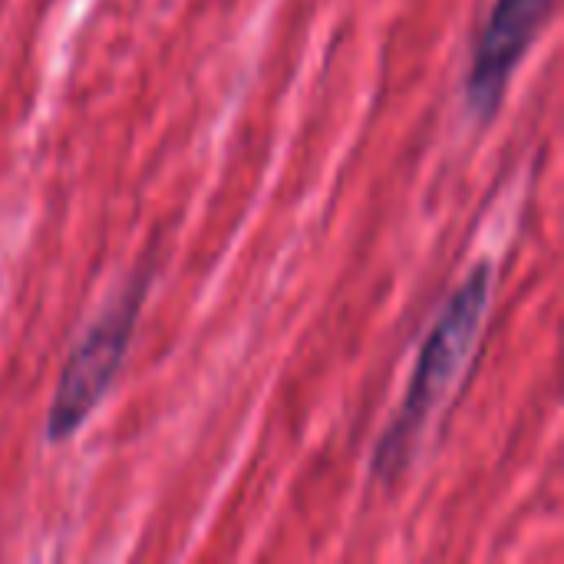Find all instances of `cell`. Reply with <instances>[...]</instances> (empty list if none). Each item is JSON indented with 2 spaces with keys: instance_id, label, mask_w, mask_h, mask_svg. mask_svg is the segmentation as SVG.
<instances>
[{
  "instance_id": "7a4b0ae2",
  "label": "cell",
  "mask_w": 564,
  "mask_h": 564,
  "mask_svg": "<svg viewBox=\"0 0 564 564\" xmlns=\"http://www.w3.org/2000/svg\"><path fill=\"white\" fill-rule=\"evenodd\" d=\"M149 288V271H132L119 291L109 297V304L96 314V321L83 330L76 347L69 350L50 410H46V440L50 443H66L76 436V430L89 420V413L102 403V397L112 390L132 334L135 321L145 301Z\"/></svg>"
},
{
  "instance_id": "3957f363",
  "label": "cell",
  "mask_w": 564,
  "mask_h": 564,
  "mask_svg": "<svg viewBox=\"0 0 564 564\" xmlns=\"http://www.w3.org/2000/svg\"><path fill=\"white\" fill-rule=\"evenodd\" d=\"M555 0H496L489 20L473 46L466 73V109L473 119L489 122L506 99L509 79L535 43Z\"/></svg>"
},
{
  "instance_id": "6da1fadb",
  "label": "cell",
  "mask_w": 564,
  "mask_h": 564,
  "mask_svg": "<svg viewBox=\"0 0 564 564\" xmlns=\"http://www.w3.org/2000/svg\"><path fill=\"white\" fill-rule=\"evenodd\" d=\"M492 278H496L492 264L479 261L463 278V284L449 294L440 317L433 321V327L420 347L416 367L410 373L406 393L400 400V410L393 413V420L387 423L383 436L373 446L370 476L380 486H393L406 473L430 416L436 413L440 400L459 380V373L479 340V330H482V321H486V311L492 301Z\"/></svg>"
}]
</instances>
